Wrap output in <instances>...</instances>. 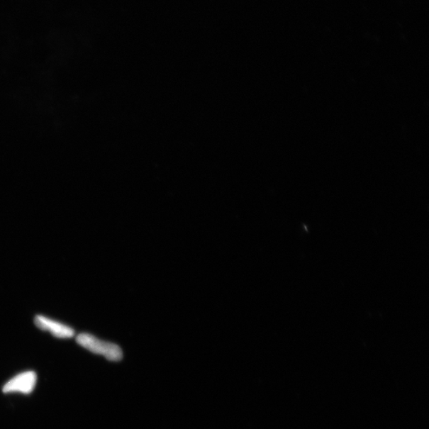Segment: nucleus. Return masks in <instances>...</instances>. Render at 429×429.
Returning <instances> with one entry per match:
<instances>
[{
	"mask_svg": "<svg viewBox=\"0 0 429 429\" xmlns=\"http://www.w3.org/2000/svg\"><path fill=\"white\" fill-rule=\"evenodd\" d=\"M77 342L88 351L104 356L110 361H120L123 359V352L115 343L105 342L89 333H82L77 336Z\"/></svg>",
	"mask_w": 429,
	"mask_h": 429,
	"instance_id": "obj_1",
	"label": "nucleus"
},
{
	"mask_svg": "<svg viewBox=\"0 0 429 429\" xmlns=\"http://www.w3.org/2000/svg\"><path fill=\"white\" fill-rule=\"evenodd\" d=\"M37 375L34 372H26L19 374L6 382L4 386V393H22L29 394L36 385Z\"/></svg>",
	"mask_w": 429,
	"mask_h": 429,
	"instance_id": "obj_2",
	"label": "nucleus"
},
{
	"mask_svg": "<svg viewBox=\"0 0 429 429\" xmlns=\"http://www.w3.org/2000/svg\"><path fill=\"white\" fill-rule=\"evenodd\" d=\"M35 325L43 331L49 332L59 339H70L75 335L74 330L60 322L38 315L35 319Z\"/></svg>",
	"mask_w": 429,
	"mask_h": 429,
	"instance_id": "obj_3",
	"label": "nucleus"
}]
</instances>
